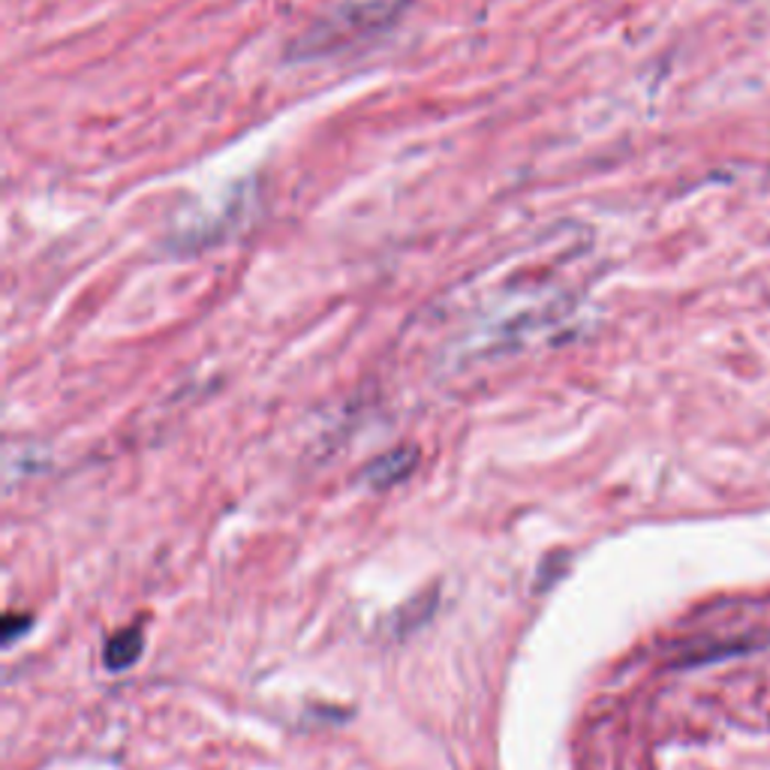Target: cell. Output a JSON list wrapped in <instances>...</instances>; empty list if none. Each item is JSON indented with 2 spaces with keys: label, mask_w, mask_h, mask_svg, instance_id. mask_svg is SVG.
<instances>
[{
  "label": "cell",
  "mask_w": 770,
  "mask_h": 770,
  "mask_svg": "<svg viewBox=\"0 0 770 770\" xmlns=\"http://www.w3.org/2000/svg\"><path fill=\"white\" fill-rule=\"evenodd\" d=\"M413 464H416V454L413 452H392L367 470V479H371L376 487L395 485V482H400V479L407 476L409 470H413Z\"/></svg>",
  "instance_id": "3"
},
{
  "label": "cell",
  "mask_w": 770,
  "mask_h": 770,
  "mask_svg": "<svg viewBox=\"0 0 770 770\" xmlns=\"http://www.w3.org/2000/svg\"><path fill=\"white\" fill-rule=\"evenodd\" d=\"M28 624H31L28 617H7V635H3V641L12 645V641H15V635L28 632Z\"/></svg>",
  "instance_id": "4"
},
{
  "label": "cell",
  "mask_w": 770,
  "mask_h": 770,
  "mask_svg": "<svg viewBox=\"0 0 770 770\" xmlns=\"http://www.w3.org/2000/svg\"><path fill=\"white\" fill-rule=\"evenodd\" d=\"M142 650H145V635H142V629H124V632H118L106 645V669L109 671H127L130 666H136L139 657H142Z\"/></svg>",
  "instance_id": "2"
},
{
  "label": "cell",
  "mask_w": 770,
  "mask_h": 770,
  "mask_svg": "<svg viewBox=\"0 0 770 770\" xmlns=\"http://www.w3.org/2000/svg\"><path fill=\"white\" fill-rule=\"evenodd\" d=\"M409 3L413 0H346L338 10V15H331L329 22L319 28L317 36H310L307 43H310V48H334L340 43L359 40L367 31L392 22L397 12L409 7Z\"/></svg>",
  "instance_id": "1"
}]
</instances>
